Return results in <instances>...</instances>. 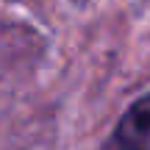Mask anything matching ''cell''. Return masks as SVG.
Here are the masks:
<instances>
[{"label":"cell","mask_w":150,"mask_h":150,"mask_svg":"<svg viewBox=\"0 0 150 150\" xmlns=\"http://www.w3.org/2000/svg\"><path fill=\"white\" fill-rule=\"evenodd\" d=\"M117 142L122 150H150V95L125 111L117 125Z\"/></svg>","instance_id":"6da1fadb"}]
</instances>
